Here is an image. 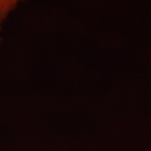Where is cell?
<instances>
[{
  "label": "cell",
  "mask_w": 151,
  "mask_h": 151,
  "mask_svg": "<svg viewBox=\"0 0 151 151\" xmlns=\"http://www.w3.org/2000/svg\"><path fill=\"white\" fill-rule=\"evenodd\" d=\"M23 0H0V28Z\"/></svg>",
  "instance_id": "1"
}]
</instances>
